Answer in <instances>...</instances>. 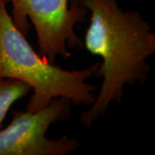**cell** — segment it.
<instances>
[{
	"label": "cell",
	"instance_id": "1",
	"mask_svg": "<svg viewBox=\"0 0 155 155\" xmlns=\"http://www.w3.org/2000/svg\"><path fill=\"white\" fill-rule=\"evenodd\" d=\"M91 14L84 48L101 58L96 76L102 84L93 104L79 116L91 127L113 103H121L126 86L145 84L148 59L155 54V33L136 11H124L117 0H77Z\"/></svg>",
	"mask_w": 155,
	"mask_h": 155
},
{
	"label": "cell",
	"instance_id": "2",
	"mask_svg": "<svg viewBox=\"0 0 155 155\" xmlns=\"http://www.w3.org/2000/svg\"><path fill=\"white\" fill-rule=\"evenodd\" d=\"M7 3L0 0V78L18 80L30 87L33 94L26 110L38 111L59 97L69 99L74 105H91L97 89L87 81L96 76L100 62L69 71L47 61L16 27Z\"/></svg>",
	"mask_w": 155,
	"mask_h": 155
},
{
	"label": "cell",
	"instance_id": "5",
	"mask_svg": "<svg viewBox=\"0 0 155 155\" xmlns=\"http://www.w3.org/2000/svg\"><path fill=\"white\" fill-rule=\"evenodd\" d=\"M31 91L28 84L21 81L0 78V127L8 111L17 101Z\"/></svg>",
	"mask_w": 155,
	"mask_h": 155
},
{
	"label": "cell",
	"instance_id": "4",
	"mask_svg": "<svg viewBox=\"0 0 155 155\" xmlns=\"http://www.w3.org/2000/svg\"><path fill=\"white\" fill-rule=\"evenodd\" d=\"M72 104L69 99L59 97L35 112L13 111L9 125L0 127V155H68L76 152L80 147L76 139L47 137L54 123L70 117Z\"/></svg>",
	"mask_w": 155,
	"mask_h": 155
},
{
	"label": "cell",
	"instance_id": "3",
	"mask_svg": "<svg viewBox=\"0 0 155 155\" xmlns=\"http://www.w3.org/2000/svg\"><path fill=\"white\" fill-rule=\"evenodd\" d=\"M12 5V20L27 35L29 22L36 33L39 54L51 63L58 56L67 59L70 48H83L84 42L75 27L88 14L77 0H7Z\"/></svg>",
	"mask_w": 155,
	"mask_h": 155
}]
</instances>
